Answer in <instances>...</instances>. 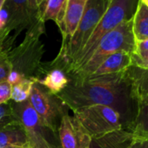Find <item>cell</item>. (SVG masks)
Masks as SVG:
<instances>
[{
	"label": "cell",
	"instance_id": "6da1fadb",
	"mask_svg": "<svg viewBox=\"0 0 148 148\" xmlns=\"http://www.w3.org/2000/svg\"><path fill=\"white\" fill-rule=\"evenodd\" d=\"M57 96L72 112L92 105L109 106L119 113L122 129L128 132L138 112V99L128 68L116 73L71 79Z\"/></svg>",
	"mask_w": 148,
	"mask_h": 148
},
{
	"label": "cell",
	"instance_id": "7a4b0ae2",
	"mask_svg": "<svg viewBox=\"0 0 148 148\" xmlns=\"http://www.w3.org/2000/svg\"><path fill=\"white\" fill-rule=\"evenodd\" d=\"M138 2L139 0H111L106 12L87 43L67 70V75L71 77L78 69L82 67L88 61L99 42L105 35L115 29L120 24L133 18Z\"/></svg>",
	"mask_w": 148,
	"mask_h": 148
},
{
	"label": "cell",
	"instance_id": "3957f363",
	"mask_svg": "<svg viewBox=\"0 0 148 148\" xmlns=\"http://www.w3.org/2000/svg\"><path fill=\"white\" fill-rule=\"evenodd\" d=\"M110 1L111 0H88L75 32L64 46H61L58 57L52 62V67L67 71L96 29L106 12Z\"/></svg>",
	"mask_w": 148,
	"mask_h": 148
},
{
	"label": "cell",
	"instance_id": "277c9868",
	"mask_svg": "<svg viewBox=\"0 0 148 148\" xmlns=\"http://www.w3.org/2000/svg\"><path fill=\"white\" fill-rule=\"evenodd\" d=\"M134 51L135 39L132 33V19H131L120 24L105 35L99 42L88 61L74 72L71 79L89 77L107 57L113 53L125 51L132 54Z\"/></svg>",
	"mask_w": 148,
	"mask_h": 148
},
{
	"label": "cell",
	"instance_id": "5b68a950",
	"mask_svg": "<svg viewBox=\"0 0 148 148\" xmlns=\"http://www.w3.org/2000/svg\"><path fill=\"white\" fill-rule=\"evenodd\" d=\"M28 100L42 125L57 136L61 119L67 113L68 107L37 81L32 85Z\"/></svg>",
	"mask_w": 148,
	"mask_h": 148
},
{
	"label": "cell",
	"instance_id": "8992f818",
	"mask_svg": "<svg viewBox=\"0 0 148 148\" xmlns=\"http://www.w3.org/2000/svg\"><path fill=\"white\" fill-rule=\"evenodd\" d=\"M73 116L79 119L92 138L122 129L119 113L106 106L92 105L80 107L73 111Z\"/></svg>",
	"mask_w": 148,
	"mask_h": 148
},
{
	"label": "cell",
	"instance_id": "52a82bcc",
	"mask_svg": "<svg viewBox=\"0 0 148 148\" xmlns=\"http://www.w3.org/2000/svg\"><path fill=\"white\" fill-rule=\"evenodd\" d=\"M11 104L25 128L29 148H61L54 143L56 140L50 139L47 132L51 131L42 125L28 99L21 103L11 102Z\"/></svg>",
	"mask_w": 148,
	"mask_h": 148
},
{
	"label": "cell",
	"instance_id": "ba28073f",
	"mask_svg": "<svg viewBox=\"0 0 148 148\" xmlns=\"http://www.w3.org/2000/svg\"><path fill=\"white\" fill-rule=\"evenodd\" d=\"M58 136L61 148H89L92 140L79 119L68 112L61 119Z\"/></svg>",
	"mask_w": 148,
	"mask_h": 148
},
{
	"label": "cell",
	"instance_id": "9c48e42d",
	"mask_svg": "<svg viewBox=\"0 0 148 148\" xmlns=\"http://www.w3.org/2000/svg\"><path fill=\"white\" fill-rule=\"evenodd\" d=\"M5 5L10 13V31L16 32L14 38L39 19L31 7L30 0H5Z\"/></svg>",
	"mask_w": 148,
	"mask_h": 148
},
{
	"label": "cell",
	"instance_id": "30bf717a",
	"mask_svg": "<svg viewBox=\"0 0 148 148\" xmlns=\"http://www.w3.org/2000/svg\"><path fill=\"white\" fill-rule=\"evenodd\" d=\"M87 2L88 0H67L64 30L62 32V46H64L69 42L70 38L75 32L81 20Z\"/></svg>",
	"mask_w": 148,
	"mask_h": 148
},
{
	"label": "cell",
	"instance_id": "8fae6325",
	"mask_svg": "<svg viewBox=\"0 0 148 148\" xmlns=\"http://www.w3.org/2000/svg\"><path fill=\"white\" fill-rule=\"evenodd\" d=\"M132 139V132L120 129L92 138L89 148H126Z\"/></svg>",
	"mask_w": 148,
	"mask_h": 148
},
{
	"label": "cell",
	"instance_id": "7c38bea8",
	"mask_svg": "<svg viewBox=\"0 0 148 148\" xmlns=\"http://www.w3.org/2000/svg\"><path fill=\"white\" fill-rule=\"evenodd\" d=\"M67 0H45L38 9V17L44 23L52 20L59 28L64 30Z\"/></svg>",
	"mask_w": 148,
	"mask_h": 148
},
{
	"label": "cell",
	"instance_id": "4fadbf2b",
	"mask_svg": "<svg viewBox=\"0 0 148 148\" xmlns=\"http://www.w3.org/2000/svg\"><path fill=\"white\" fill-rule=\"evenodd\" d=\"M131 65V53L125 51H119L107 57L90 76H99L104 75V74L123 71Z\"/></svg>",
	"mask_w": 148,
	"mask_h": 148
},
{
	"label": "cell",
	"instance_id": "5bb4252c",
	"mask_svg": "<svg viewBox=\"0 0 148 148\" xmlns=\"http://www.w3.org/2000/svg\"><path fill=\"white\" fill-rule=\"evenodd\" d=\"M28 145L27 137L21 122L0 129V148L23 147Z\"/></svg>",
	"mask_w": 148,
	"mask_h": 148
},
{
	"label": "cell",
	"instance_id": "9a60e30c",
	"mask_svg": "<svg viewBox=\"0 0 148 148\" xmlns=\"http://www.w3.org/2000/svg\"><path fill=\"white\" fill-rule=\"evenodd\" d=\"M36 81L51 93L57 95L67 87L71 82V78L62 69L56 67L49 71L43 79H36Z\"/></svg>",
	"mask_w": 148,
	"mask_h": 148
},
{
	"label": "cell",
	"instance_id": "2e32d148",
	"mask_svg": "<svg viewBox=\"0 0 148 148\" xmlns=\"http://www.w3.org/2000/svg\"><path fill=\"white\" fill-rule=\"evenodd\" d=\"M129 132L133 137L148 138V97L138 100V112Z\"/></svg>",
	"mask_w": 148,
	"mask_h": 148
},
{
	"label": "cell",
	"instance_id": "e0dca14e",
	"mask_svg": "<svg viewBox=\"0 0 148 148\" xmlns=\"http://www.w3.org/2000/svg\"><path fill=\"white\" fill-rule=\"evenodd\" d=\"M132 33L135 41L148 38V7L140 1L132 18Z\"/></svg>",
	"mask_w": 148,
	"mask_h": 148
},
{
	"label": "cell",
	"instance_id": "ac0fdd59",
	"mask_svg": "<svg viewBox=\"0 0 148 148\" xmlns=\"http://www.w3.org/2000/svg\"><path fill=\"white\" fill-rule=\"evenodd\" d=\"M138 99L148 97V68L141 69L133 65L128 67Z\"/></svg>",
	"mask_w": 148,
	"mask_h": 148
},
{
	"label": "cell",
	"instance_id": "d6986e66",
	"mask_svg": "<svg viewBox=\"0 0 148 148\" xmlns=\"http://www.w3.org/2000/svg\"><path fill=\"white\" fill-rule=\"evenodd\" d=\"M35 81L36 79L25 78L18 83L12 86V100L15 103H21L27 100Z\"/></svg>",
	"mask_w": 148,
	"mask_h": 148
},
{
	"label": "cell",
	"instance_id": "ffe728a7",
	"mask_svg": "<svg viewBox=\"0 0 148 148\" xmlns=\"http://www.w3.org/2000/svg\"><path fill=\"white\" fill-rule=\"evenodd\" d=\"M9 49H11V46L7 45L6 41L0 45V83L7 81L9 75L13 70L12 64L8 56Z\"/></svg>",
	"mask_w": 148,
	"mask_h": 148
},
{
	"label": "cell",
	"instance_id": "44dd1931",
	"mask_svg": "<svg viewBox=\"0 0 148 148\" xmlns=\"http://www.w3.org/2000/svg\"><path fill=\"white\" fill-rule=\"evenodd\" d=\"M17 123H20V121L15 114L11 102L0 105V129Z\"/></svg>",
	"mask_w": 148,
	"mask_h": 148
},
{
	"label": "cell",
	"instance_id": "7402d4cb",
	"mask_svg": "<svg viewBox=\"0 0 148 148\" xmlns=\"http://www.w3.org/2000/svg\"><path fill=\"white\" fill-rule=\"evenodd\" d=\"M12 99V85L8 81L0 83V105L5 104Z\"/></svg>",
	"mask_w": 148,
	"mask_h": 148
},
{
	"label": "cell",
	"instance_id": "603a6c76",
	"mask_svg": "<svg viewBox=\"0 0 148 148\" xmlns=\"http://www.w3.org/2000/svg\"><path fill=\"white\" fill-rule=\"evenodd\" d=\"M2 31H7L11 32L10 31V13L5 5L3 6V8L0 11V32Z\"/></svg>",
	"mask_w": 148,
	"mask_h": 148
},
{
	"label": "cell",
	"instance_id": "cb8c5ba5",
	"mask_svg": "<svg viewBox=\"0 0 148 148\" xmlns=\"http://www.w3.org/2000/svg\"><path fill=\"white\" fill-rule=\"evenodd\" d=\"M138 57L143 58L148 54V38L140 41H135V51L133 52Z\"/></svg>",
	"mask_w": 148,
	"mask_h": 148
},
{
	"label": "cell",
	"instance_id": "d4e9b609",
	"mask_svg": "<svg viewBox=\"0 0 148 148\" xmlns=\"http://www.w3.org/2000/svg\"><path fill=\"white\" fill-rule=\"evenodd\" d=\"M132 58V65L141 68V69H147L148 68V54L143 58L138 57L136 54H131Z\"/></svg>",
	"mask_w": 148,
	"mask_h": 148
},
{
	"label": "cell",
	"instance_id": "484cf974",
	"mask_svg": "<svg viewBox=\"0 0 148 148\" xmlns=\"http://www.w3.org/2000/svg\"><path fill=\"white\" fill-rule=\"evenodd\" d=\"M126 148H148V138L133 137V139Z\"/></svg>",
	"mask_w": 148,
	"mask_h": 148
},
{
	"label": "cell",
	"instance_id": "4316f807",
	"mask_svg": "<svg viewBox=\"0 0 148 148\" xmlns=\"http://www.w3.org/2000/svg\"><path fill=\"white\" fill-rule=\"evenodd\" d=\"M25 78H26V77L23 76L22 74L18 73V71H12L11 72V74L9 75V77H8L7 81H8L12 86H13V85L18 83L19 81H21V80H22L23 79H25Z\"/></svg>",
	"mask_w": 148,
	"mask_h": 148
},
{
	"label": "cell",
	"instance_id": "83f0119b",
	"mask_svg": "<svg viewBox=\"0 0 148 148\" xmlns=\"http://www.w3.org/2000/svg\"><path fill=\"white\" fill-rule=\"evenodd\" d=\"M44 1H45V0H30L31 7L32 9V11L34 12V13L36 15H38V9H39L40 5L43 4Z\"/></svg>",
	"mask_w": 148,
	"mask_h": 148
},
{
	"label": "cell",
	"instance_id": "f1b7e54d",
	"mask_svg": "<svg viewBox=\"0 0 148 148\" xmlns=\"http://www.w3.org/2000/svg\"><path fill=\"white\" fill-rule=\"evenodd\" d=\"M10 33L11 32H9L7 31H2V32H0V45H2L6 41V39L9 38Z\"/></svg>",
	"mask_w": 148,
	"mask_h": 148
},
{
	"label": "cell",
	"instance_id": "f546056e",
	"mask_svg": "<svg viewBox=\"0 0 148 148\" xmlns=\"http://www.w3.org/2000/svg\"><path fill=\"white\" fill-rule=\"evenodd\" d=\"M5 0H0V11H1V9L5 5Z\"/></svg>",
	"mask_w": 148,
	"mask_h": 148
},
{
	"label": "cell",
	"instance_id": "4dcf8cb0",
	"mask_svg": "<svg viewBox=\"0 0 148 148\" xmlns=\"http://www.w3.org/2000/svg\"><path fill=\"white\" fill-rule=\"evenodd\" d=\"M139 1H140L142 4H144L145 5H146V6L148 7V0H139Z\"/></svg>",
	"mask_w": 148,
	"mask_h": 148
},
{
	"label": "cell",
	"instance_id": "1f68e13d",
	"mask_svg": "<svg viewBox=\"0 0 148 148\" xmlns=\"http://www.w3.org/2000/svg\"><path fill=\"white\" fill-rule=\"evenodd\" d=\"M28 147V145H26V146H23V147H13V148H27Z\"/></svg>",
	"mask_w": 148,
	"mask_h": 148
},
{
	"label": "cell",
	"instance_id": "d6a6232c",
	"mask_svg": "<svg viewBox=\"0 0 148 148\" xmlns=\"http://www.w3.org/2000/svg\"><path fill=\"white\" fill-rule=\"evenodd\" d=\"M27 148H29V146H28V147H27Z\"/></svg>",
	"mask_w": 148,
	"mask_h": 148
}]
</instances>
